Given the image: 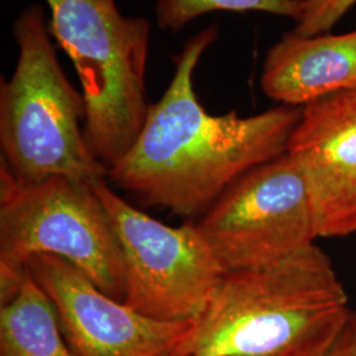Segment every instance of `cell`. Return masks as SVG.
I'll use <instances>...</instances> for the list:
<instances>
[{
  "instance_id": "12",
  "label": "cell",
  "mask_w": 356,
  "mask_h": 356,
  "mask_svg": "<svg viewBox=\"0 0 356 356\" xmlns=\"http://www.w3.org/2000/svg\"><path fill=\"white\" fill-rule=\"evenodd\" d=\"M216 11L273 13L297 22L302 13V0H156L160 28L178 32L194 19Z\"/></svg>"
},
{
  "instance_id": "3",
  "label": "cell",
  "mask_w": 356,
  "mask_h": 356,
  "mask_svg": "<svg viewBox=\"0 0 356 356\" xmlns=\"http://www.w3.org/2000/svg\"><path fill=\"white\" fill-rule=\"evenodd\" d=\"M49 33L40 6L15 23L19 57L13 76L0 85L1 164L26 184L54 176L94 184L108 169L90 149L81 128L83 95L65 76Z\"/></svg>"
},
{
  "instance_id": "4",
  "label": "cell",
  "mask_w": 356,
  "mask_h": 356,
  "mask_svg": "<svg viewBox=\"0 0 356 356\" xmlns=\"http://www.w3.org/2000/svg\"><path fill=\"white\" fill-rule=\"evenodd\" d=\"M45 1L49 32L81 81L86 141L110 169L138 140L151 107L145 90L151 24L123 16L115 0Z\"/></svg>"
},
{
  "instance_id": "10",
  "label": "cell",
  "mask_w": 356,
  "mask_h": 356,
  "mask_svg": "<svg viewBox=\"0 0 356 356\" xmlns=\"http://www.w3.org/2000/svg\"><path fill=\"white\" fill-rule=\"evenodd\" d=\"M261 89L284 106L306 103L356 86V29L298 38L286 33L267 53Z\"/></svg>"
},
{
  "instance_id": "5",
  "label": "cell",
  "mask_w": 356,
  "mask_h": 356,
  "mask_svg": "<svg viewBox=\"0 0 356 356\" xmlns=\"http://www.w3.org/2000/svg\"><path fill=\"white\" fill-rule=\"evenodd\" d=\"M61 257L123 301L126 269L111 219L91 184L54 176L26 184L0 169V301L20 288L28 261Z\"/></svg>"
},
{
  "instance_id": "14",
  "label": "cell",
  "mask_w": 356,
  "mask_h": 356,
  "mask_svg": "<svg viewBox=\"0 0 356 356\" xmlns=\"http://www.w3.org/2000/svg\"><path fill=\"white\" fill-rule=\"evenodd\" d=\"M323 356H356V312L351 310L342 330Z\"/></svg>"
},
{
  "instance_id": "2",
  "label": "cell",
  "mask_w": 356,
  "mask_h": 356,
  "mask_svg": "<svg viewBox=\"0 0 356 356\" xmlns=\"http://www.w3.org/2000/svg\"><path fill=\"white\" fill-rule=\"evenodd\" d=\"M351 313L316 244L268 267L227 272L189 341V356H323Z\"/></svg>"
},
{
  "instance_id": "8",
  "label": "cell",
  "mask_w": 356,
  "mask_h": 356,
  "mask_svg": "<svg viewBox=\"0 0 356 356\" xmlns=\"http://www.w3.org/2000/svg\"><path fill=\"white\" fill-rule=\"evenodd\" d=\"M26 268L56 306L76 356H189L195 321L149 318L103 293L73 264L33 256Z\"/></svg>"
},
{
  "instance_id": "11",
  "label": "cell",
  "mask_w": 356,
  "mask_h": 356,
  "mask_svg": "<svg viewBox=\"0 0 356 356\" xmlns=\"http://www.w3.org/2000/svg\"><path fill=\"white\" fill-rule=\"evenodd\" d=\"M0 356H76L56 306L28 268L16 294L0 305Z\"/></svg>"
},
{
  "instance_id": "9",
  "label": "cell",
  "mask_w": 356,
  "mask_h": 356,
  "mask_svg": "<svg viewBox=\"0 0 356 356\" xmlns=\"http://www.w3.org/2000/svg\"><path fill=\"white\" fill-rule=\"evenodd\" d=\"M286 153L305 177L318 236L356 232V86L306 103Z\"/></svg>"
},
{
  "instance_id": "7",
  "label": "cell",
  "mask_w": 356,
  "mask_h": 356,
  "mask_svg": "<svg viewBox=\"0 0 356 356\" xmlns=\"http://www.w3.org/2000/svg\"><path fill=\"white\" fill-rule=\"evenodd\" d=\"M197 225L225 273L276 264L319 238L305 177L288 153L238 178Z\"/></svg>"
},
{
  "instance_id": "13",
  "label": "cell",
  "mask_w": 356,
  "mask_h": 356,
  "mask_svg": "<svg viewBox=\"0 0 356 356\" xmlns=\"http://www.w3.org/2000/svg\"><path fill=\"white\" fill-rule=\"evenodd\" d=\"M356 0H302V13L292 32L298 38L329 33Z\"/></svg>"
},
{
  "instance_id": "6",
  "label": "cell",
  "mask_w": 356,
  "mask_h": 356,
  "mask_svg": "<svg viewBox=\"0 0 356 356\" xmlns=\"http://www.w3.org/2000/svg\"><path fill=\"white\" fill-rule=\"evenodd\" d=\"M91 186L120 243L126 269L123 302L159 321L200 318L225 272L198 225L166 226L126 202L106 179Z\"/></svg>"
},
{
  "instance_id": "1",
  "label": "cell",
  "mask_w": 356,
  "mask_h": 356,
  "mask_svg": "<svg viewBox=\"0 0 356 356\" xmlns=\"http://www.w3.org/2000/svg\"><path fill=\"white\" fill-rule=\"evenodd\" d=\"M218 33V26H207L185 44L170 85L151 104L138 140L108 169L115 186L176 216L209 210L244 173L286 153L301 119V107L284 104L245 118L204 110L193 76Z\"/></svg>"
}]
</instances>
